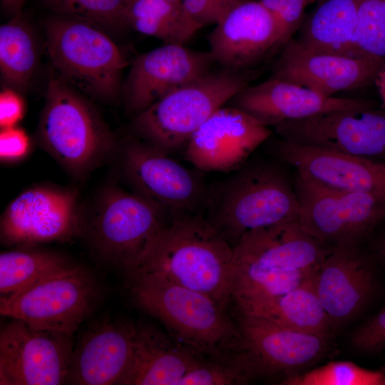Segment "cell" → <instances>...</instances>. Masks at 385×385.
<instances>
[{"mask_svg": "<svg viewBox=\"0 0 385 385\" xmlns=\"http://www.w3.org/2000/svg\"><path fill=\"white\" fill-rule=\"evenodd\" d=\"M289 142L339 153L385 158V111L375 106L318 114L274 125Z\"/></svg>", "mask_w": 385, "mask_h": 385, "instance_id": "15", "label": "cell"}, {"mask_svg": "<svg viewBox=\"0 0 385 385\" xmlns=\"http://www.w3.org/2000/svg\"><path fill=\"white\" fill-rule=\"evenodd\" d=\"M374 82L378 88L381 101L385 106V62L379 70Z\"/></svg>", "mask_w": 385, "mask_h": 385, "instance_id": "40", "label": "cell"}, {"mask_svg": "<svg viewBox=\"0 0 385 385\" xmlns=\"http://www.w3.org/2000/svg\"><path fill=\"white\" fill-rule=\"evenodd\" d=\"M168 222L140 196L112 186L98 201L89 235L104 260L130 273Z\"/></svg>", "mask_w": 385, "mask_h": 385, "instance_id": "11", "label": "cell"}, {"mask_svg": "<svg viewBox=\"0 0 385 385\" xmlns=\"http://www.w3.org/2000/svg\"><path fill=\"white\" fill-rule=\"evenodd\" d=\"M100 286L88 269L73 264L7 298L0 313L32 327L73 335L96 308Z\"/></svg>", "mask_w": 385, "mask_h": 385, "instance_id": "9", "label": "cell"}, {"mask_svg": "<svg viewBox=\"0 0 385 385\" xmlns=\"http://www.w3.org/2000/svg\"><path fill=\"white\" fill-rule=\"evenodd\" d=\"M355 56L384 60L385 0H357Z\"/></svg>", "mask_w": 385, "mask_h": 385, "instance_id": "32", "label": "cell"}, {"mask_svg": "<svg viewBox=\"0 0 385 385\" xmlns=\"http://www.w3.org/2000/svg\"><path fill=\"white\" fill-rule=\"evenodd\" d=\"M138 274L161 276L225 308L232 299L233 247L202 214L180 216L164 226L128 273Z\"/></svg>", "mask_w": 385, "mask_h": 385, "instance_id": "2", "label": "cell"}, {"mask_svg": "<svg viewBox=\"0 0 385 385\" xmlns=\"http://www.w3.org/2000/svg\"><path fill=\"white\" fill-rule=\"evenodd\" d=\"M246 86L238 71H209L138 113L132 124L134 135L170 155L184 152L197 129Z\"/></svg>", "mask_w": 385, "mask_h": 385, "instance_id": "7", "label": "cell"}, {"mask_svg": "<svg viewBox=\"0 0 385 385\" xmlns=\"http://www.w3.org/2000/svg\"><path fill=\"white\" fill-rule=\"evenodd\" d=\"M273 16L279 34V45L285 44L302 24L305 8L317 0H258Z\"/></svg>", "mask_w": 385, "mask_h": 385, "instance_id": "34", "label": "cell"}, {"mask_svg": "<svg viewBox=\"0 0 385 385\" xmlns=\"http://www.w3.org/2000/svg\"><path fill=\"white\" fill-rule=\"evenodd\" d=\"M250 381L243 368L234 358L229 363L200 360L183 377L179 385L244 384Z\"/></svg>", "mask_w": 385, "mask_h": 385, "instance_id": "33", "label": "cell"}, {"mask_svg": "<svg viewBox=\"0 0 385 385\" xmlns=\"http://www.w3.org/2000/svg\"><path fill=\"white\" fill-rule=\"evenodd\" d=\"M197 354L151 327L135 326L130 359L118 384L179 385L200 361Z\"/></svg>", "mask_w": 385, "mask_h": 385, "instance_id": "24", "label": "cell"}, {"mask_svg": "<svg viewBox=\"0 0 385 385\" xmlns=\"http://www.w3.org/2000/svg\"><path fill=\"white\" fill-rule=\"evenodd\" d=\"M240 0H213L211 10V24H215L219 19Z\"/></svg>", "mask_w": 385, "mask_h": 385, "instance_id": "39", "label": "cell"}, {"mask_svg": "<svg viewBox=\"0 0 385 385\" xmlns=\"http://www.w3.org/2000/svg\"><path fill=\"white\" fill-rule=\"evenodd\" d=\"M31 150V141L26 133L16 126L1 128L0 158L6 163L24 158Z\"/></svg>", "mask_w": 385, "mask_h": 385, "instance_id": "36", "label": "cell"}, {"mask_svg": "<svg viewBox=\"0 0 385 385\" xmlns=\"http://www.w3.org/2000/svg\"><path fill=\"white\" fill-rule=\"evenodd\" d=\"M301 227L323 243L359 245L385 220V203L373 195L334 188L297 172Z\"/></svg>", "mask_w": 385, "mask_h": 385, "instance_id": "10", "label": "cell"}, {"mask_svg": "<svg viewBox=\"0 0 385 385\" xmlns=\"http://www.w3.org/2000/svg\"><path fill=\"white\" fill-rule=\"evenodd\" d=\"M271 131L233 106L218 108L192 135L185 159L202 172L230 173L246 163Z\"/></svg>", "mask_w": 385, "mask_h": 385, "instance_id": "16", "label": "cell"}, {"mask_svg": "<svg viewBox=\"0 0 385 385\" xmlns=\"http://www.w3.org/2000/svg\"><path fill=\"white\" fill-rule=\"evenodd\" d=\"M39 65L37 39L29 24L20 15L0 26V73L6 84L15 90L27 88Z\"/></svg>", "mask_w": 385, "mask_h": 385, "instance_id": "27", "label": "cell"}, {"mask_svg": "<svg viewBox=\"0 0 385 385\" xmlns=\"http://www.w3.org/2000/svg\"><path fill=\"white\" fill-rule=\"evenodd\" d=\"M211 186L202 216L233 247L247 232L298 220L300 203L294 182L277 164L244 163Z\"/></svg>", "mask_w": 385, "mask_h": 385, "instance_id": "3", "label": "cell"}, {"mask_svg": "<svg viewBox=\"0 0 385 385\" xmlns=\"http://www.w3.org/2000/svg\"><path fill=\"white\" fill-rule=\"evenodd\" d=\"M210 52L169 43L139 55L130 66L121 94L136 115L155 101L209 72Z\"/></svg>", "mask_w": 385, "mask_h": 385, "instance_id": "19", "label": "cell"}, {"mask_svg": "<svg viewBox=\"0 0 385 385\" xmlns=\"http://www.w3.org/2000/svg\"><path fill=\"white\" fill-rule=\"evenodd\" d=\"M81 228L76 191L37 186L9 204L1 217L0 237L6 246H35L70 240Z\"/></svg>", "mask_w": 385, "mask_h": 385, "instance_id": "14", "label": "cell"}, {"mask_svg": "<svg viewBox=\"0 0 385 385\" xmlns=\"http://www.w3.org/2000/svg\"><path fill=\"white\" fill-rule=\"evenodd\" d=\"M123 23L165 44L183 45L198 31L185 14L181 3L165 0H132Z\"/></svg>", "mask_w": 385, "mask_h": 385, "instance_id": "29", "label": "cell"}, {"mask_svg": "<svg viewBox=\"0 0 385 385\" xmlns=\"http://www.w3.org/2000/svg\"><path fill=\"white\" fill-rule=\"evenodd\" d=\"M229 102L230 106L248 113L267 127L329 112L375 106L370 101L326 96L273 77L246 86Z\"/></svg>", "mask_w": 385, "mask_h": 385, "instance_id": "20", "label": "cell"}, {"mask_svg": "<svg viewBox=\"0 0 385 385\" xmlns=\"http://www.w3.org/2000/svg\"><path fill=\"white\" fill-rule=\"evenodd\" d=\"M215 24L209 36V52L227 68L250 67L279 45L277 24L258 0H240Z\"/></svg>", "mask_w": 385, "mask_h": 385, "instance_id": "21", "label": "cell"}, {"mask_svg": "<svg viewBox=\"0 0 385 385\" xmlns=\"http://www.w3.org/2000/svg\"><path fill=\"white\" fill-rule=\"evenodd\" d=\"M384 60L311 50L298 40L285 44L273 68V78L306 87L326 96L369 85Z\"/></svg>", "mask_w": 385, "mask_h": 385, "instance_id": "17", "label": "cell"}, {"mask_svg": "<svg viewBox=\"0 0 385 385\" xmlns=\"http://www.w3.org/2000/svg\"><path fill=\"white\" fill-rule=\"evenodd\" d=\"M5 9L11 11L14 15L20 14V10L26 0H1Z\"/></svg>", "mask_w": 385, "mask_h": 385, "instance_id": "41", "label": "cell"}, {"mask_svg": "<svg viewBox=\"0 0 385 385\" xmlns=\"http://www.w3.org/2000/svg\"><path fill=\"white\" fill-rule=\"evenodd\" d=\"M168 1L175 2V3H181L182 0H165Z\"/></svg>", "mask_w": 385, "mask_h": 385, "instance_id": "43", "label": "cell"}, {"mask_svg": "<svg viewBox=\"0 0 385 385\" xmlns=\"http://www.w3.org/2000/svg\"><path fill=\"white\" fill-rule=\"evenodd\" d=\"M122 175L132 189L168 221L202 214L208 186L192 170L135 135L118 145Z\"/></svg>", "mask_w": 385, "mask_h": 385, "instance_id": "8", "label": "cell"}, {"mask_svg": "<svg viewBox=\"0 0 385 385\" xmlns=\"http://www.w3.org/2000/svg\"><path fill=\"white\" fill-rule=\"evenodd\" d=\"M135 326L112 318L93 324L71 352L66 383L118 384L130 359Z\"/></svg>", "mask_w": 385, "mask_h": 385, "instance_id": "23", "label": "cell"}, {"mask_svg": "<svg viewBox=\"0 0 385 385\" xmlns=\"http://www.w3.org/2000/svg\"><path fill=\"white\" fill-rule=\"evenodd\" d=\"M358 245L332 247L314 274L316 292L335 329L366 307L379 285L374 264Z\"/></svg>", "mask_w": 385, "mask_h": 385, "instance_id": "18", "label": "cell"}, {"mask_svg": "<svg viewBox=\"0 0 385 385\" xmlns=\"http://www.w3.org/2000/svg\"><path fill=\"white\" fill-rule=\"evenodd\" d=\"M25 111L23 98L16 90L8 87L0 93L1 128L16 126Z\"/></svg>", "mask_w": 385, "mask_h": 385, "instance_id": "37", "label": "cell"}, {"mask_svg": "<svg viewBox=\"0 0 385 385\" xmlns=\"http://www.w3.org/2000/svg\"><path fill=\"white\" fill-rule=\"evenodd\" d=\"M313 277L314 274L291 291L252 304L239 312L329 339L336 329L316 292Z\"/></svg>", "mask_w": 385, "mask_h": 385, "instance_id": "25", "label": "cell"}, {"mask_svg": "<svg viewBox=\"0 0 385 385\" xmlns=\"http://www.w3.org/2000/svg\"><path fill=\"white\" fill-rule=\"evenodd\" d=\"M379 252L380 255L385 261V235L382 238L380 244H379Z\"/></svg>", "mask_w": 385, "mask_h": 385, "instance_id": "42", "label": "cell"}, {"mask_svg": "<svg viewBox=\"0 0 385 385\" xmlns=\"http://www.w3.org/2000/svg\"><path fill=\"white\" fill-rule=\"evenodd\" d=\"M213 0H182L183 11L191 24L199 30L211 24Z\"/></svg>", "mask_w": 385, "mask_h": 385, "instance_id": "38", "label": "cell"}, {"mask_svg": "<svg viewBox=\"0 0 385 385\" xmlns=\"http://www.w3.org/2000/svg\"><path fill=\"white\" fill-rule=\"evenodd\" d=\"M381 371L385 374V365L382 367Z\"/></svg>", "mask_w": 385, "mask_h": 385, "instance_id": "44", "label": "cell"}, {"mask_svg": "<svg viewBox=\"0 0 385 385\" xmlns=\"http://www.w3.org/2000/svg\"><path fill=\"white\" fill-rule=\"evenodd\" d=\"M298 41L318 52L355 56L357 0H317Z\"/></svg>", "mask_w": 385, "mask_h": 385, "instance_id": "26", "label": "cell"}, {"mask_svg": "<svg viewBox=\"0 0 385 385\" xmlns=\"http://www.w3.org/2000/svg\"><path fill=\"white\" fill-rule=\"evenodd\" d=\"M353 346L364 354H378L385 349V305L353 334Z\"/></svg>", "mask_w": 385, "mask_h": 385, "instance_id": "35", "label": "cell"}, {"mask_svg": "<svg viewBox=\"0 0 385 385\" xmlns=\"http://www.w3.org/2000/svg\"><path fill=\"white\" fill-rule=\"evenodd\" d=\"M38 135L46 150L76 177L84 175L118 148L88 97L58 75L47 83Z\"/></svg>", "mask_w": 385, "mask_h": 385, "instance_id": "5", "label": "cell"}, {"mask_svg": "<svg viewBox=\"0 0 385 385\" xmlns=\"http://www.w3.org/2000/svg\"><path fill=\"white\" fill-rule=\"evenodd\" d=\"M331 247L298 220L245 233L233 247L232 299L237 309L296 288L314 274Z\"/></svg>", "mask_w": 385, "mask_h": 385, "instance_id": "1", "label": "cell"}, {"mask_svg": "<svg viewBox=\"0 0 385 385\" xmlns=\"http://www.w3.org/2000/svg\"><path fill=\"white\" fill-rule=\"evenodd\" d=\"M46 47L57 75L93 99L112 101L121 94L124 56L102 28L55 15L45 24Z\"/></svg>", "mask_w": 385, "mask_h": 385, "instance_id": "6", "label": "cell"}, {"mask_svg": "<svg viewBox=\"0 0 385 385\" xmlns=\"http://www.w3.org/2000/svg\"><path fill=\"white\" fill-rule=\"evenodd\" d=\"M56 15L80 19L103 29H116L132 0H43Z\"/></svg>", "mask_w": 385, "mask_h": 385, "instance_id": "31", "label": "cell"}, {"mask_svg": "<svg viewBox=\"0 0 385 385\" xmlns=\"http://www.w3.org/2000/svg\"><path fill=\"white\" fill-rule=\"evenodd\" d=\"M11 319L0 332V384L66 383L73 335Z\"/></svg>", "mask_w": 385, "mask_h": 385, "instance_id": "13", "label": "cell"}, {"mask_svg": "<svg viewBox=\"0 0 385 385\" xmlns=\"http://www.w3.org/2000/svg\"><path fill=\"white\" fill-rule=\"evenodd\" d=\"M135 302L159 319L187 348L208 355L235 349L238 330L208 295L153 274L130 276Z\"/></svg>", "mask_w": 385, "mask_h": 385, "instance_id": "4", "label": "cell"}, {"mask_svg": "<svg viewBox=\"0 0 385 385\" xmlns=\"http://www.w3.org/2000/svg\"><path fill=\"white\" fill-rule=\"evenodd\" d=\"M235 359L251 379L304 371L328 349L329 339L240 312Z\"/></svg>", "mask_w": 385, "mask_h": 385, "instance_id": "12", "label": "cell"}, {"mask_svg": "<svg viewBox=\"0 0 385 385\" xmlns=\"http://www.w3.org/2000/svg\"><path fill=\"white\" fill-rule=\"evenodd\" d=\"M17 247L0 255V299L11 297L73 263L56 252Z\"/></svg>", "mask_w": 385, "mask_h": 385, "instance_id": "28", "label": "cell"}, {"mask_svg": "<svg viewBox=\"0 0 385 385\" xmlns=\"http://www.w3.org/2000/svg\"><path fill=\"white\" fill-rule=\"evenodd\" d=\"M279 157L297 173L325 185L374 196L385 203V162L283 140Z\"/></svg>", "mask_w": 385, "mask_h": 385, "instance_id": "22", "label": "cell"}, {"mask_svg": "<svg viewBox=\"0 0 385 385\" xmlns=\"http://www.w3.org/2000/svg\"><path fill=\"white\" fill-rule=\"evenodd\" d=\"M284 385H385V374L347 361H332L284 378Z\"/></svg>", "mask_w": 385, "mask_h": 385, "instance_id": "30", "label": "cell"}]
</instances>
